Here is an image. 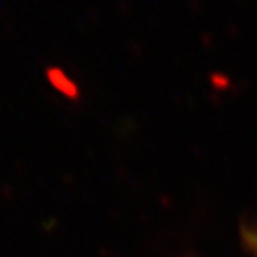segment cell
I'll return each instance as SVG.
<instances>
[{
	"label": "cell",
	"mask_w": 257,
	"mask_h": 257,
	"mask_svg": "<svg viewBox=\"0 0 257 257\" xmlns=\"http://www.w3.org/2000/svg\"><path fill=\"white\" fill-rule=\"evenodd\" d=\"M242 237H244L245 245H247V249L252 252L254 257H257V230L255 229H244Z\"/></svg>",
	"instance_id": "cell-1"
}]
</instances>
